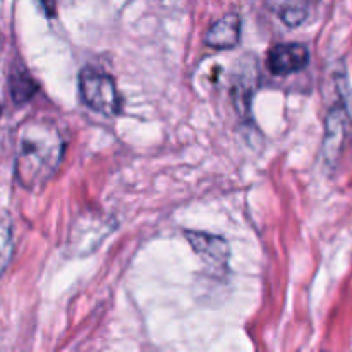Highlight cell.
Returning <instances> with one entry per match:
<instances>
[{"label":"cell","instance_id":"5","mask_svg":"<svg viewBox=\"0 0 352 352\" xmlns=\"http://www.w3.org/2000/svg\"><path fill=\"white\" fill-rule=\"evenodd\" d=\"M309 62V50L302 43H278L268 50L267 65L272 74L289 76L302 71Z\"/></svg>","mask_w":352,"mask_h":352},{"label":"cell","instance_id":"6","mask_svg":"<svg viewBox=\"0 0 352 352\" xmlns=\"http://www.w3.org/2000/svg\"><path fill=\"white\" fill-rule=\"evenodd\" d=\"M258 82V67L256 62L251 57L241 58L237 64L236 74L232 82V100L236 110L243 117L250 116L251 98H253L254 88Z\"/></svg>","mask_w":352,"mask_h":352},{"label":"cell","instance_id":"4","mask_svg":"<svg viewBox=\"0 0 352 352\" xmlns=\"http://www.w3.org/2000/svg\"><path fill=\"white\" fill-rule=\"evenodd\" d=\"M186 239L189 241L195 253L203 260V263L215 274H227L230 260V248L226 239L213 234L196 232V230H188L184 234Z\"/></svg>","mask_w":352,"mask_h":352},{"label":"cell","instance_id":"9","mask_svg":"<svg viewBox=\"0 0 352 352\" xmlns=\"http://www.w3.org/2000/svg\"><path fill=\"white\" fill-rule=\"evenodd\" d=\"M9 82L10 93H12V98L16 103H26L38 91L36 81L28 74L26 69H17V71H14L10 74Z\"/></svg>","mask_w":352,"mask_h":352},{"label":"cell","instance_id":"1","mask_svg":"<svg viewBox=\"0 0 352 352\" xmlns=\"http://www.w3.org/2000/svg\"><path fill=\"white\" fill-rule=\"evenodd\" d=\"M65 141L54 122L28 120L17 140L16 179L28 191L41 189L55 175L64 157Z\"/></svg>","mask_w":352,"mask_h":352},{"label":"cell","instance_id":"2","mask_svg":"<svg viewBox=\"0 0 352 352\" xmlns=\"http://www.w3.org/2000/svg\"><path fill=\"white\" fill-rule=\"evenodd\" d=\"M79 91L82 102L102 116L116 117L122 110V100L116 82L98 69L85 67L79 72Z\"/></svg>","mask_w":352,"mask_h":352},{"label":"cell","instance_id":"10","mask_svg":"<svg viewBox=\"0 0 352 352\" xmlns=\"http://www.w3.org/2000/svg\"><path fill=\"white\" fill-rule=\"evenodd\" d=\"M14 254V239L12 230L7 223H0V277L9 267Z\"/></svg>","mask_w":352,"mask_h":352},{"label":"cell","instance_id":"3","mask_svg":"<svg viewBox=\"0 0 352 352\" xmlns=\"http://www.w3.org/2000/svg\"><path fill=\"white\" fill-rule=\"evenodd\" d=\"M352 129V116L346 100H340L330 109L325 120V140H323V160L333 165L342 155L346 141Z\"/></svg>","mask_w":352,"mask_h":352},{"label":"cell","instance_id":"7","mask_svg":"<svg viewBox=\"0 0 352 352\" xmlns=\"http://www.w3.org/2000/svg\"><path fill=\"white\" fill-rule=\"evenodd\" d=\"M241 26L243 24H241V17L237 14H226L206 31V47L217 48V50L234 48L241 40Z\"/></svg>","mask_w":352,"mask_h":352},{"label":"cell","instance_id":"8","mask_svg":"<svg viewBox=\"0 0 352 352\" xmlns=\"http://www.w3.org/2000/svg\"><path fill=\"white\" fill-rule=\"evenodd\" d=\"M267 7L289 28L301 26L308 17V0H267Z\"/></svg>","mask_w":352,"mask_h":352}]
</instances>
